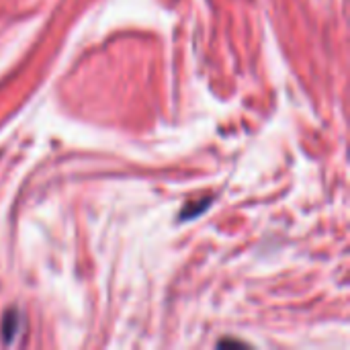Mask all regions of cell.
I'll use <instances>...</instances> for the list:
<instances>
[{
  "label": "cell",
  "mask_w": 350,
  "mask_h": 350,
  "mask_svg": "<svg viewBox=\"0 0 350 350\" xmlns=\"http://www.w3.org/2000/svg\"><path fill=\"white\" fill-rule=\"evenodd\" d=\"M217 347L224 349V347H246V345L240 342V340H221V342H217Z\"/></svg>",
  "instance_id": "obj_2"
},
{
  "label": "cell",
  "mask_w": 350,
  "mask_h": 350,
  "mask_svg": "<svg viewBox=\"0 0 350 350\" xmlns=\"http://www.w3.org/2000/svg\"><path fill=\"white\" fill-rule=\"evenodd\" d=\"M18 330H21V316L16 310H10L8 314H4L2 320V340L6 345H12L14 338L18 336Z\"/></svg>",
  "instance_id": "obj_1"
}]
</instances>
